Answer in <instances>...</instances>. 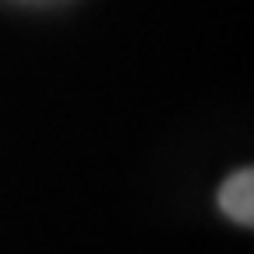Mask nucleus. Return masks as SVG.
Wrapping results in <instances>:
<instances>
[{"mask_svg":"<svg viewBox=\"0 0 254 254\" xmlns=\"http://www.w3.org/2000/svg\"><path fill=\"white\" fill-rule=\"evenodd\" d=\"M219 205L233 222L251 226L254 222V173L251 170H237L219 190Z\"/></svg>","mask_w":254,"mask_h":254,"instance_id":"f257e3e1","label":"nucleus"}]
</instances>
